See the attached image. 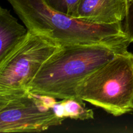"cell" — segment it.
Returning a JSON list of instances; mask_svg holds the SVG:
<instances>
[{
  "mask_svg": "<svg viewBox=\"0 0 133 133\" xmlns=\"http://www.w3.org/2000/svg\"><path fill=\"white\" fill-rule=\"evenodd\" d=\"M64 119L45 105L41 95L29 91L0 94V132H42Z\"/></svg>",
  "mask_w": 133,
  "mask_h": 133,
  "instance_id": "5",
  "label": "cell"
},
{
  "mask_svg": "<svg viewBox=\"0 0 133 133\" xmlns=\"http://www.w3.org/2000/svg\"><path fill=\"white\" fill-rule=\"evenodd\" d=\"M129 0H80L73 18L99 25L122 23L128 11Z\"/></svg>",
  "mask_w": 133,
  "mask_h": 133,
  "instance_id": "6",
  "label": "cell"
},
{
  "mask_svg": "<svg viewBox=\"0 0 133 133\" xmlns=\"http://www.w3.org/2000/svg\"><path fill=\"white\" fill-rule=\"evenodd\" d=\"M129 6L127 16L124 20L125 21L123 30L128 36L130 42H133V0H129Z\"/></svg>",
  "mask_w": 133,
  "mask_h": 133,
  "instance_id": "10",
  "label": "cell"
},
{
  "mask_svg": "<svg viewBox=\"0 0 133 133\" xmlns=\"http://www.w3.org/2000/svg\"><path fill=\"white\" fill-rule=\"evenodd\" d=\"M78 99L119 116L133 111V53L123 49L83 79Z\"/></svg>",
  "mask_w": 133,
  "mask_h": 133,
  "instance_id": "3",
  "label": "cell"
},
{
  "mask_svg": "<svg viewBox=\"0 0 133 133\" xmlns=\"http://www.w3.org/2000/svg\"><path fill=\"white\" fill-rule=\"evenodd\" d=\"M7 1L27 29L45 35L61 46L128 38L122 23L99 25L77 19L54 10L43 0Z\"/></svg>",
  "mask_w": 133,
  "mask_h": 133,
  "instance_id": "2",
  "label": "cell"
},
{
  "mask_svg": "<svg viewBox=\"0 0 133 133\" xmlns=\"http://www.w3.org/2000/svg\"><path fill=\"white\" fill-rule=\"evenodd\" d=\"M61 47L48 36L28 30L23 42L0 62V94L28 90L43 64Z\"/></svg>",
  "mask_w": 133,
  "mask_h": 133,
  "instance_id": "4",
  "label": "cell"
},
{
  "mask_svg": "<svg viewBox=\"0 0 133 133\" xmlns=\"http://www.w3.org/2000/svg\"><path fill=\"white\" fill-rule=\"evenodd\" d=\"M66 118L79 120L93 119L94 112L87 109L83 101L75 99H61Z\"/></svg>",
  "mask_w": 133,
  "mask_h": 133,
  "instance_id": "8",
  "label": "cell"
},
{
  "mask_svg": "<svg viewBox=\"0 0 133 133\" xmlns=\"http://www.w3.org/2000/svg\"><path fill=\"white\" fill-rule=\"evenodd\" d=\"M130 43L128 38H124L62 46L43 64L28 91L57 99H78L75 93L78 84L118 52L127 49Z\"/></svg>",
  "mask_w": 133,
  "mask_h": 133,
  "instance_id": "1",
  "label": "cell"
},
{
  "mask_svg": "<svg viewBox=\"0 0 133 133\" xmlns=\"http://www.w3.org/2000/svg\"><path fill=\"white\" fill-rule=\"evenodd\" d=\"M47 5L57 11L73 17L80 0H43Z\"/></svg>",
  "mask_w": 133,
  "mask_h": 133,
  "instance_id": "9",
  "label": "cell"
},
{
  "mask_svg": "<svg viewBox=\"0 0 133 133\" xmlns=\"http://www.w3.org/2000/svg\"><path fill=\"white\" fill-rule=\"evenodd\" d=\"M28 29L19 24L9 10L0 8V62L25 39Z\"/></svg>",
  "mask_w": 133,
  "mask_h": 133,
  "instance_id": "7",
  "label": "cell"
}]
</instances>
